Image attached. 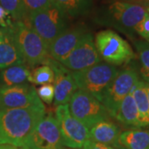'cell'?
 <instances>
[{
	"label": "cell",
	"instance_id": "1",
	"mask_svg": "<svg viewBox=\"0 0 149 149\" xmlns=\"http://www.w3.org/2000/svg\"><path fill=\"white\" fill-rule=\"evenodd\" d=\"M45 115L46 109L41 100L24 108L0 109V144L26 147L33 130Z\"/></svg>",
	"mask_w": 149,
	"mask_h": 149
},
{
	"label": "cell",
	"instance_id": "2",
	"mask_svg": "<svg viewBox=\"0 0 149 149\" xmlns=\"http://www.w3.org/2000/svg\"><path fill=\"white\" fill-rule=\"evenodd\" d=\"M147 13L142 4L116 0L100 11L98 21L124 33H132Z\"/></svg>",
	"mask_w": 149,
	"mask_h": 149
},
{
	"label": "cell",
	"instance_id": "3",
	"mask_svg": "<svg viewBox=\"0 0 149 149\" xmlns=\"http://www.w3.org/2000/svg\"><path fill=\"white\" fill-rule=\"evenodd\" d=\"M10 29L25 64L29 67L45 64L50 57L48 47L37 32L22 21H15Z\"/></svg>",
	"mask_w": 149,
	"mask_h": 149
},
{
	"label": "cell",
	"instance_id": "4",
	"mask_svg": "<svg viewBox=\"0 0 149 149\" xmlns=\"http://www.w3.org/2000/svg\"><path fill=\"white\" fill-rule=\"evenodd\" d=\"M69 17L54 3L47 9L30 13L26 23L49 47L54 40L68 28Z\"/></svg>",
	"mask_w": 149,
	"mask_h": 149
},
{
	"label": "cell",
	"instance_id": "5",
	"mask_svg": "<svg viewBox=\"0 0 149 149\" xmlns=\"http://www.w3.org/2000/svg\"><path fill=\"white\" fill-rule=\"evenodd\" d=\"M118 70L108 63L100 62L88 69L72 72L78 89L101 102L104 93L116 77Z\"/></svg>",
	"mask_w": 149,
	"mask_h": 149
},
{
	"label": "cell",
	"instance_id": "6",
	"mask_svg": "<svg viewBox=\"0 0 149 149\" xmlns=\"http://www.w3.org/2000/svg\"><path fill=\"white\" fill-rule=\"evenodd\" d=\"M95 43L101 60L108 64L112 65L127 64L134 57L133 49L128 42L112 30L98 32Z\"/></svg>",
	"mask_w": 149,
	"mask_h": 149
},
{
	"label": "cell",
	"instance_id": "7",
	"mask_svg": "<svg viewBox=\"0 0 149 149\" xmlns=\"http://www.w3.org/2000/svg\"><path fill=\"white\" fill-rule=\"evenodd\" d=\"M68 105L70 113L89 129L97 123L109 119L110 117L101 102L80 90H77L73 94Z\"/></svg>",
	"mask_w": 149,
	"mask_h": 149
},
{
	"label": "cell",
	"instance_id": "8",
	"mask_svg": "<svg viewBox=\"0 0 149 149\" xmlns=\"http://www.w3.org/2000/svg\"><path fill=\"white\" fill-rule=\"evenodd\" d=\"M56 118L64 147L82 148L90 139V129L70 113L68 104L56 107Z\"/></svg>",
	"mask_w": 149,
	"mask_h": 149
},
{
	"label": "cell",
	"instance_id": "9",
	"mask_svg": "<svg viewBox=\"0 0 149 149\" xmlns=\"http://www.w3.org/2000/svg\"><path fill=\"white\" fill-rule=\"evenodd\" d=\"M139 81L138 72L133 68H126L118 73L104 93L101 100L110 117H115L123 100L131 93Z\"/></svg>",
	"mask_w": 149,
	"mask_h": 149
},
{
	"label": "cell",
	"instance_id": "10",
	"mask_svg": "<svg viewBox=\"0 0 149 149\" xmlns=\"http://www.w3.org/2000/svg\"><path fill=\"white\" fill-rule=\"evenodd\" d=\"M29 149H63L64 145L58 122L52 113L45 115L38 123L27 141Z\"/></svg>",
	"mask_w": 149,
	"mask_h": 149
},
{
	"label": "cell",
	"instance_id": "11",
	"mask_svg": "<svg viewBox=\"0 0 149 149\" xmlns=\"http://www.w3.org/2000/svg\"><path fill=\"white\" fill-rule=\"evenodd\" d=\"M91 33L88 32L61 64L72 72L81 71L101 62Z\"/></svg>",
	"mask_w": 149,
	"mask_h": 149
},
{
	"label": "cell",
	"instance_id": "12",
	"mask_svg": "<svg viewBox=\"0 0 149 149\" xmlns=\"http://www.w3.org/2000/svg\"><path fill=\"white\" fill-rule=\"evenodd\" d=\"M45 64L50 65L54 71V105L57 107L68 104L71 96L78 89L72 72L51 56Z\"/></svg>",
	"mask_w": 149,
	"mask_h": 149
},
{
	"label": "cell",
	"instance_id": "13",
	"mask_svg": "<svg viewBox=\"0 0 149 149\" xmlns=\"http://www.w3.org/2000/svg\"><path fill=\"white\" fill-rule=\"evenodd\" d=\"M39 100L37 90L26 83L0 87V109L24 108Z\"/></svg>",
	"mask_w": 149,
	"mask_h": 149
},
{
	"label": "cell",
	"instance_id": "14",
	"mask_svg": "<svg viewBox=\"0 0 149 149\" xmlns=\"http://www.w3.org/2000/svg\"><path fill=\"white\" fill-rule=\"evenodd\" d=\"M88 31L83 25L68 27L48 47L49 55L55 61L62 62Z\"/></svg>",
	"mask_w": 149,
	"mask_h": 149
},
{
	"label": "cell",
	"instance_id": "15",
	"mask_svg": "<svg viewBox=\"0 0 149 149\" xmlns=\"http://www.w3.org/2000/svg\"><path fill=\"white\" fill-rule=\"evenodd\" d=\"M25 64L10 27H0V69Z\"/></svg>",
	"mask_w": 149,
	"mask_h": 149
},
{
	"label": "cell",
	"instance_id": "16",
	"mask_svg": "<svg viewBox=\"0 0 149 149\" xmlns=\"http://www.w3.org/2000/svg\"><path fill=\"white\" fill-rule=\"evenodd\" d=\"M120 133V128L115 123L110 119H105L90 128V139L118 148L121 147L118 142Z\"/></svg>",
	"mask_w": 149,
	"mask_h": 149
},
{
	"label": "cell",
	"instance_id": "17",
	"mask_svg": "<svg viewBox=\"0 0 149 149\" xmlns=\"http://www.w3.org/2000/svg\"><path fill=\"white\" fill-rule=\"evenodd\" d=\"M114 118L125 126L140 128L139 112L131 93L123 100Z\"/></svg>",
	"mask_w": 149,
	"mask_h": 149
},
{
	"label": "cell",
	"instance_id": "18",
	"mask_svg": "<svg viewBox=\"0 0 149 149\" xmlns=\"http://www.w3.org/2000/svg\"><path fill=\"white\" fill-rule=\"evenodd\" d=\"M118 142L127 149H149V129L132 128L121 132Z\"/></svg>",
	"mask_w": 149,
	"mask_h": 149
},
{
	"label": "cell",
	"instance_id": "19",
	"mask_svg": "<svg viewBox=\"0 0 149 149\" xmlns=\"http://www.w3.org/2000/svg\"><path fill=\"white\" fill-rule=\"evenodd\" d=\"M146 86V82L139 80L131 91L139 112L140 128L149 126V101Z\"/></svg>",
	"mask_w": 149,
	"mask_h": 149
},
{
	"label": "cell",
	"instance_id": "20",
	"mask_svg": "<svg viewBox=\"0 0 149 149\" xmlns=\"http://www.w3.org/2000/svg\"><path fill=\"white\" fill-rule=\"evenodd\" d=\"M31 70L26 64L16 65L3 69L0 73V83L2 86L25 84L28 81Z\"/></svg>",
	"mask_w": 149,
	"mask_h": 149
},
{
	"label": "cell",
	"instance_id": "21",
	"mask_svg": "<svg viewBox=\"0 0 149 149\" xmlns=\"http://www.w3.org/2000/svg\"><path fill=\"white\" fill-rule=\"evenodd\" d=\"M53 2L69 18L85 16L90 13L93 5V0H53Z\"/></svg>",
	"mask_w": 149,
	"mask_h": 149
},
{
	"label": "cell",
	"instance_id": "22",
	"mask_svg": "<svg viewBox=\"0 0 149 149\" xmlns=\"http://www.w3.org/2000/svg\"><path fill=\"white\" fill-rule=\"evenodd\" d=\"M28 81L38 85L52 84L54 82V71L48 65H42L31 70Z\"/></svg>",
	"mask_w": 149,
	"mask_h": 149
},
{
	"label": "cell",
	"instance_id": "23",
	"mask_svg": "<svg viewBox=\"0 0 149 149\" xmlns=\"http://www.w3.org/2000/svg\"><path fill=\"white\" fill-rule=\"evenodd\" d=\"M0 5L9 13L15 21L25 22L27 19L24 0H0Z\"/></svg>",
	"mask_w": 149,
	"mask_h": 149
},
{
	"label": "cell",
	"instance_id": "24",
	"mask_svg": "<svg viewBox=\"0 0 149 149\" xmlns=\"http://www.w3.org/2000/svg\"><path fill=\"white\" fill-rule=\"evenodd\" d=\"M135 47L141 63V67L149 70V42L146 40H139L135 42Z\"/></svg>",
	"mask_w": 149,
	"mask_h": 149
},
{
	"label": "cell",
	"instance_id": "25",
	"mask_svg": "<svg viewBox=\"0 0 149 149\" xmlns=\"http://www.w3.org/2000/svg\"><path fill=\"white\" fill-rule=\"evenodd\" d=\"M27 14L47 9L54 4L53 0H24Z\"/></svg>",
	"mask_w": 149,
	"mask_h": 149
},
{
	"label": "cell",
	"instance_id": "26",
	"mask_svg": "<svg viewBox=\"0 0 149 149\" xmlns=\"http://www.w3.org/2000/svg\"><path fill=\"white\" fill-rule=\"evenodd\" d=\"M37 94L39 99L48 104H52L54 100L55 91L54 86L52 84L41 85L37 90Z\"/></svg>",
	"mask_w": 149,
	"mask_h": 149
},
{
	"label": "cell",
	"instance_id": "27",
	"mask_svg": "<svg viewBox=\"0 0 149 149\" xmlns=\"http://www.w3.org/2000/svg\"><path fill=\"white\" fill-rule=\"evenodd\" d=\"M135 32L140 35L143 38H146L149 35V13L146 14L143 19L139 22L138 26L135 27Z\"/></svg>",
	"mask_w": 149,
	"mask_h": 149
},
{
	"label": "cell",
	"instance_id": "28",
	"mask_svg": "<svg viewBox=\"0 0 149 149\" xmlns=\"http://www.w3.org/2000/svg\"><path fill=\"white\" fill-rule=\"evenodd\" d=\"M12 17L8 11H6L2 6L0 5V27L6 28L13 25Z\"/></svg>",
	"mask_w": 149,
	"mask_h": 149
},
{
	"label": "cell",
	"instance_id": "29",
	"mask_svg": "<svg viewBox=\"0 0 149 149\" xmlns=\"http://www.w3.org/2000/svg\"><path fill=\"white\" fill-rule=\"evenodd\" d=\"M82 148H83V149H117L113 147L106 145V144H103L100 143L95 142V141H92L91 139L87 140Z\"/></svg>",
	"mask_w": 149,
	"mask_h": 149
},
{
	"label": "cell",
	"instance_id": "30",
	"mask_svg": "<svg viewBox=\"0 0 149 149\" xmlns=\"http://www.w3.org/2000/svg\"><path fill=\"white\" fill-rule=\"evenodd\" d=\"M119 1H124V2H129V3H139L142 5H145L147 3H148L149 0H119Z\"/></svg>",
	"mask_w": 149,
	"mask_h": 149
},
{
	"label": "cell",
	"instance_id": "31",
	"mask_svg": "<svg viewBox=\"0 0 149 149\" xmlns=\"http://www.w3.org/2000/svg\"><path fill=\"white\" fill-rule=\"evenodd\" d=\"M0 149H23L22 148H18L10 144H0Z\"/></svg>",
	"mask_w": 149,
	"mask_h": 149
},
{
	"label": "cell",
	"instance_id": "32",
	"mask_svg": "<svg viewBox=\"0 0 149 149\" xmlns=\"http://www.w3.org/2000/svg\"><path fill=\"white\" fill-rule=\"evenodd\" d=\"M146 89H147V95H148V101H149V84H148V83H147Z\"/></svg>",
	"mask_w": 149,
	"mask_h": 149
},
{
	"label": "cell",
	"instance_id": "33",
	"mask_svg": "<svg viewBox=\"0 0 149 149\" xmlns=\"http://www.w3.org/2000/svg\"><path fill=\"white\" fill-rule=\"evenodd\" d=\"M144 6H145V8H146L147 11H148V12L149 13V2H148V3H146V4H145Z\"/></svg>",
	"mask_w": 149,
	"mask_h": 149
},
{
	"label": "cell",
	"instance_id": "34",
	"mask_svg": "<svg viewBox=\"0 0 149 149\" xmlns=\"http://www.w3.org/2000/svg\"><path fill=\"white\" fill-rule=\"evenodd\" d=\"M145 40H146V41H148V42H149V35H148V37H146V38H145Z\"/></svg>",
	"mask_w": 149,
	"mask_h": 149
},
{
	"label": "cell",
	"instance_id": "35",
	"mask_svg": "<svg viewBox=\"0 0 149 149\" xmlns=\"http://www.w3.org/2000/svg\"><path fill=\"white\" fill-rule=\"evenodd\" d=\"M63 149H81V148H63Z\"/></svg>",
	"mask_w": 149,
	"mask_h": 149
},
{
	"label": "cell",
	"instance_id": "36",
	"mask_svg": "<svg viewBox=\"0 0 149 149\" xmlns=\"http://www.w3.org/2000/svg\"><path fill=\"white\" fill-rule=\"evenodd\" d=\"M117 149H127V148H123V147H120V148H118Z\"/></svg>",
	"mask_w": 149,
	"mask_h": 149
},
{
	"label": "cell",
	"instance_id": "37",
	"mask_svg": "<svg viewBox=\"0 0 149 149\" xmlns=\"http://www.w3.org/2000/svg\"><path fill=\"white\" fill-rule=\"evenodd\" d=\"M23 149H29V148H26V147H24V148H22Z\"/></svg>",
	"mask_w": 149,
	"mask_h": 149
}]
</instances>
